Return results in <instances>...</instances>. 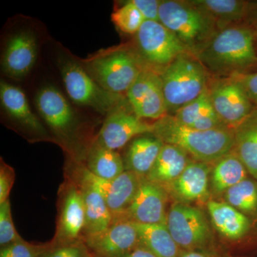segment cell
Returning <instances> with one entry per match:
<instances>
[{"label": "cell", "instance_id": "cell-24", "mask_svg": "<svg viewBox=\"0 0 257 257\" xmlns=\"http://www.w3.org/2000/svg\"><path fill=\"white\" fill-rule=\"evenodd\" d=\"M173 116L181 124L195 130L206 131L227 127L214 111L207 89L197 99L179 109Z\"/></svg>", "mask_w": 257, "mask_h": 257}, {"label": "cell", "instance_id": "cell-32", "mask_svg": "<svg viewBox=\"0 0 257 257\" xmlns=\"http://www.w3.org/2000/svg\"><path fill=\"white\" fill-rule=\"evenodd\" d=\"M52 246L49 244H34L23 239L2 247L0 257H40Z\"/></svg>", "mask_w": 257, "mask_h": 257}, {"label": "cell", "instance_id": "cell-36", "mask_svg": "<svg viewBox=\"0 0 257 257\" xmlns=\"http://www.w3.org/2000/svg\"><path fill=\"white\" fill-rule=\"evenodd\" d=\"M241 84L248 99L257 106V71L232 76Z\"/></svg>", "mask_w": 257, "mask_h": 257}, {"label": "cell", "instance_id": "cell-16", "mask_svg": "<svg viewBox=\"0 0 257 257\" xmlns=\"http://www.w3.org/2000/svg\"><path fill=\"white\" fill-rule=\"evenodd\" d=\"M35 104L42 119L59 136L67 138L73 131L77 116L58 89L52 86L42 88L35 96Z\"/></svg>", "mask_w": 257, "mask_h": 257}, {"label": "cell", "instance_id": "cell-33", "mask_svg": "<svg viewBox=\"0 0 257 257\" xmlns=\"http://www.w3.org/2000/svg\"><path fill=\"white\" fill-rule=\"evenodd\" d=\"M23 238L15 229L10 199L0 204V245L2 247L8 246Z\"/></svg>", "mask_w": 257, "mask_h": 257}, {"label": "cell", "instance_id": "cell-9", "mask_svg": "<svg viewBox=\"0 0 257 257\" xmlns=\"http://www.w3.org/2000/svg\"><path fill=\"white\" fill-rule=\"evenodd\" d=\"M207 92L216 114L223 124L232 130L255 108L234 77H210Z\"/></svg>", "mask_w": 257, "mask_h": 257}, {"label": "cell", "instance_id": "cell-14", "mask_svg": "<svg viewBox=\"0 0 257 257\" xmlns=\"http://www.w3.org/2000/svg\"><path fill=\"white\" fill-rule=\"evenodd\" d=\"M83 241L94 257H121L140 244L132 221H113L104 231L84 236Z\"/></svg>", "mask_w": 257, "mask_h": 257}, {"label": "cell", "instance_id": "cell-31", "mask_svg": "<svg viewBox=\"0 0 257 257\" xmlns=\"http://www.w3.org/2000/svg\"><path fill=\"white\" fill-rule=\"evenodd\" d=\"M111 20L120 31L128 35H136L145 21L143 15L130 1L124 2L121 8L115 10Z\"/></svg>", "mask_w": 257, "mask_h": 257}, {"label": "cell", "instance_id": "cell-17", "mask_svg": "<svg viewBox=\"0 0 257 257\" xmlns=\"http://www.w3.org/2000/svg\"><path fill=\"white\" fill-rule=\"evenodd\" d=\"M37 42L32 32L23 30L10 37L2 61L5 74L20 79L30 73L37 57Z\"/></svg>", "mask_w": 257, "mask_h": 257}, {"label": "cell", "instance_id": "cell-29", "mask_svg": "<svg viewBox=\"0 0 257 257\" xmlns=\"http://www.w3.org/2000/svg\"><path fill=\"white\" fill-rule=\"evenodd\" d=\"M87 170L96 177L112 180L125 171L124 160L117 152L94 143L87 157Z\"/></svg>", "mask_w": 257, "mask_h": 257}, {"label": "cell", "instance_id": "cell-27", "mask_svg": "<svg viewBox=\"0 0 257 257\" xmlns=\"http://www.w3.org/2000/svg\"><path fill=\"white\" fill-rule=\"evenodd\" d=\"M249 176L243 162L231 151L212 165L209 179L210 192L214 196L223 195L226 190Z\"/></svg>", "mask_w": 257, "mask_h": 257}, {"label": "cell", "instance_id": "cell-13", "mask_svg": "<svg viewBox=\"0 0 257 257\" xmlns=\"http://www.w3.org/2000/svg\"><path fill=\"white\" fill-rule=\"evenodd\" d=\"M80 175L81 182L92 186L104 198L113 220L122 215L130 207L144 177L124 171L116 178L105 180L96 177L85 167L81 170Z\"/></svg>", "mask_w": 257, "mask_h": 257}, {"label": "cell", "instance_id": "cell-30", "mask_svg": "<svg viewBox=\"0 0 257 257\" xmlns=\"http://www.w3.org/2000/svg\"><path fill=\"white\" fill-rule=\"evenodd\" d=\"M224 202L257 221V180L251 176L226 190L222 195Z\"/></svg>", "mask_w": 257, "mask_h": 257}, {"label": "cell", "instance_id": "cell-28", "mask_svg": "<svg viewBox=\"0 0 257 257\" xmlns=\"http://www.w3.org/2000/svg\"><path fill=\"white\" fill-rule=\"evenodd\" d=\"M140 244L157 257H179L182 250L171 235L167 224L133 222Z\"/></svg>", "mask_w": 257, "mask_h": 257}, {"label": "cell", "instance_id": "cell-8", "mask_svg": "<svg viewBox=\"0 0 257 257\" xmlns=\"http://www.w3.org/2000/svg\"><path fill=\"white\" fill-rule=\"evenodd\" d=\"M167 226L182 251L205 248L212 239L207 216L191 204L174 202L167 211Z\"/></svg>", "mask_w": 257, "mask_h": 257}, {"label": "cell", "instance_id": "cell-6", "mask_svg": "<svg viewBox=\"0 0 257 257\" xmlns=\"http://www.w3.org/2000/svg\"><path fill=\"white\" fill-rule=\"evenodd\" d=\"M134 50L147 68L160 74L183 54L189 52L182 42L160 22L145 20L136 34Z\"/></svg>", "mask_w": 257, "mask_h": 257}, {"label": "cell", "instance_id": "cell-20", "mask_svg": "<svg viewBox=\"0 0 257 257\" xmlns=\"http://www.w3.org/2000/svg\"><path fill=\"white\" fill-rule=\"evenodd\" d=\"M164 145L152 133L134 139L130 142L123 159L125 171L146 177L155 165Z\"/></svg>", "mask_w": 257, "mask_h": 257}, {"label": "cell", "instance_id": "cell-35", "mask_svg": "<svg viewBox=\"0 0 257 257\" xmlns=\"http://www.w3.org/2000/svg\"><path fill=\"white\" fill-rule=\"evenodd\" d=\"M15 173L14 169L7 165L1 159L0 165V204L9 199L10 192L15 183Z\"/></svg>", "mask_w": 257, "mask_h": 257}, {"label": "cell", "instance_id": "cell-3", "mask_svg": "<svg viewBox=\"0 0 257 257\" xmlns=\"http://www.w3.org/2000/svg\"><path fill=\"white\" fill-rule=\"evenodd\" d=\"M210 74L190 52L179 56L160 73L167 114L172 115L207 89Z\"/></svg>", "mask_w": 257, "mask_h": 257}, {"label": "cell", "instance_id": "cell-12", "mask_svg": "<svg viewBox=\"0 0 257 257\" xmlns=\"http://www.w3.org/2000/svg\"><path fill=\"white\" fill-rule=\"evenodd\" d=\"M134 113L142 119H160L167 114L160 74L144 69L126 93Z\"/></svg>", "mask_w": 257, "mask_h": 257}, {"label": "cell", "instance_id": "cell-21", "mask_svg": "<svg viewBox=\"0 0 257 257\" xmlns=\"http://www.w3.org/2000/svg\"><path fill=\"white\" fill-rule=\"evenodd\" d=\"M0 99L5 112L23 126L34 133L44 135L45 127L30 109L25 93L20 88L5 82L0 84Z\"/></svg>", "mask_w": 257, "mask_h": 257}, {"label": "cell", "instance_id": "cell-23", "mask_svg": "<svg viewBox=\"0 0 257 257\" xmlns=\"http://www.w3.org/2000/svg\"><path fill=\"white\" fill-rule=\"evenodd\" d=\"M192 160L180 147L165 144L147 179L165 187L173 182Z\"/></svg>", "mask_w": 257, "mask_h": 257}, {"label": "cell", "instance_id": "cell-15", "mask_svg": "<svg viewBox=\"0 0 257 257\" xmlns=\"http://www.w3.org/2000/svg\"><path fill=\"white\" fill-rule=\"evenodd\" d=\"M211 166L192 160L182 174L164 187L175 202L190 204L204 202L210 194Z\"/></svg>", "mask_w": 257, "mask_h": 257}, {"label": "cell", "instance_id": "cell-7", "mask_svg": "<svg viewBox=\"0 0 257 257\" xmlns=\"http://www.w3.org/2000/svg\"><path fill=\"white\" fill-rule=\"evenodd\" d=\"M61 74L69 97L79 105L88 106L100 114H109L127 101L122 95L101 87L80 64L72 60L61 64Z\"/></svg>", "mask_w": 257, "mask_h": 257}, {"label": "cell", "instance_id": "cell-42", "mask_svg": "<svg viewBox=\"0 0 257 257\" xmlns=\"http://www.w3.org/2000/svg\"><path fill=\"white\" fill-rule=\"evenodd\" d=\"M40 257H47V256H46V253H44V254H43V255H42V256H40Z\"/></svg>", "mask_w": 257, "mask_h": 257}, {"label": "cell", "instance_id": "cell-37", "mask_svg": "<svg viewBox=\"0 0 257 257\" xmlns=\"http://www.w3.org/2000/svg\"><path fill=\"white\" fill-rule=\"evenodd\" d=\"M130 2L138 8L145 20L160 22V0H130Z\"/></svg>", "mask_w": 257, "mask_h": 257}, {"label": "cell", "instance_id": "cell-1", "mask_svg": "<svg viewBox=\"0 0 257 257\" xmlns=\"http://www.w3.org/2000/svg\"><path fill=\"white\" fill-rule=\"evenodd\" d=\"M254 28L246 24L219 30L194 57L214 77H229L257 71Z\"/></svg>", "mask_w": 257, "mask_h": 257}, {"label": "cell", "instance_id": "cell-18", "mask_svg": "<svg viewBox=\"0 0 257 257\" xmlns=\"http://www.w3.org/2000/svg\"><path fill=\"white\" fill-rule=\"evenodd\" d=\"M85 224V212L79 188L72 187L67 191L62 204L58 230L52 246L67 244L81 240Z\"/></svg>", "mask_w": 257, "mask_h": 257}, {"label": "cell", "instance_id": "cell-25", "mask_svg": "<svg viewBox=\"0 0 257 257\" xmlns=\"http://www.w3.org/2000/svg\"><path fill=\"white\" fill-rule=\"evenodd\" d=\"M234 133L232 151L243 162L249 175L257 180V106L234 128Z\"/></svg>", "mask_w": 257, "mask_h": 257}, {"label": "cell", "instance_id": "cell-5", "mask_svg": "<svg viewBox=\"0 0 257 257\" xmlns=\"http://www.w3.org/2000/svg\"><path fill=\"white\" fill-rule=\"evenodd\" d=\"M101 87L113 94H126L138 76L148 69L135 50L117 49L96 56L83 66Z\"/></svg>", "mask_w": 257, "mask_h": 257}, {"label": "cell", "instance_id": "cell-34", "mask_svg": "<svg viewBox=\"0 0 257 257\" xmlns=\"http://www.w3.org/2000/svg\"><path fill=\"white\" fill-rule=\"evenodd\" d=\"M47 257H94L83 240L67 244L51 246Z\"/></svg>", "mask_w": 257, "mask_h": 257}, {"label": "cell", "instance_id": "cell-2", "mask_svg": "<svg viewBox=\"0 0 257 257\" xmlns=\"http://www.w3.org/2000/svg\"><path fill=\"white\" fill-rule=\"evenodd\" d=\"M152 133L164 144L180 147L192 160L214 165L234 148V130L229 127L198 130L165 115L152 124Z\"/></svg>", "mask_w": 257, "mask_h": 257}, {"label": "cell", "instance_id": "cell-40", "mask_svg": "<svg viewBox=\"0 0 257 257\" xmlns=\"http://www.w3.org/2000/svg\"><path fill=\"white\" fill-rule=\"evenodd\" d=\"M179 257H211L206 253L197 251H182Z\"/></svg>", "mask_w": 257, "mask_h": 257}, {"label": "cell", "instance_id": "cell-22", "mask_svg": "<svg viewBox=\"0 0 257 257\" xmlns=\"http://www.w3.org/2000/svg\"><path fill=\"white\" fill-rule=\"evenodd\" d=\"M189 3L210 18L219 30L244 24L249 1L244 0H188Z\"/></svg>", "mask_w": 257, "mask_h": 257}, {"label": "cell", "instance_id": "cell-26", "mask_svg": "<svg viewBox=\"0 0 257 257\" xmlns=\"http://www.w3.org/2000/svg\"><path fill=\"white\" fill-rule=\"evenodd\" d=\"M79 189L85 212L84 236L104 231L112 224L113 216L104 198L92 186L85 182L80 181Z\"/></svg>", "mask_w": 257, "mask_h": 257}, {"label": "cell", "instance_id": "cell-39", "mask_svg": "<svg viewBox=\"0 0 257 257\" xmlns=\"http://www.w3.org/2000/svg\"><path fill=\"white\" fill-rule=\"evenodd\" d=\"M121 257H157L143 245L139 244L130 252Z\"/></svg>", "mask_w": 257, "mask_h": 257}, {"label": "cell", "instance_id": "cell-4", "mask_svg": "<svg viewBox=\"0 0 257 257\" xmlns=\"http://www.w3.org/2000/svg\"><path fill=\"white\" fill-rule=\"evenodd\" d=\"M159 20L194 55L219 31L216 24L188 0H162Z\"/></svg>", "mask_w": 257, "mask_h": 257}, {"label": "cell", "instance_id": "cell-19", "mask_svg": "<svg viewBox=\"0 0 257 257\" xmlns=\"http://www.w3.org/2000/svg\"><path fill=\"white\" fill-rule=\"evenodd\" d=\"M207 210L216 231L229 240H239L251 231L253 221L224 202L209 200Z\"/></svg>", "mask_w": 257, "mask_h": 257}, {"label": "cell", "instance_id": "cell-38", "mask_svg": "<svg viewBox=\"0 0 257 257\" xmlns=\"http://www.w3.org/2000/svg\"><path fill=\"white\" fill-rule=\"evenodd\" d=\"M244 24L253 28L257 27V1H249L247 15Z\"/></svg>", "mask_w": 257, "mask_h": 257}, {"label": "cell", "instance_id": "cell-11", "mask_svg": "<svg viewBox=\"0 0 257 257\" xmlns=\"http://www.w3.org/2000/svg\"><path fill=\"white\" fill-rule=\"evenodd\" d=\"M169 198L167 191L162 186L143 177L130 207L122 215L113 221L167 224Z\"/></svg>", "mask_w": 257, "mask_h": 257}, {"label": "cell", "instance_id": "cell-41", "mask_svg": "<svg viewBox=\"0 0 257 257\" xmlns=\"http://www.w3.org/2000/svg\"><path fill=\"white\" fill-rule=\"evenodd\" d=\"M254 30H255V34H256V41H257V27H256V28H254Z\"/></svg>", "mask_w": 257, "mask_h": 257}, {"label": "cell", "instance_id": "cell-10", "mask_svg": "<svg viewBox=\"0 0 257 257\" xmlns=\"http://www.w3.org/2000/svg\"><path fill=\"white\" fill-rule=\"evenodd\" d=\"M152 132V124L139 118L127 101L107 114L95 143L116 151L137 137Z\"/></svg>", "mask_w": 257, "mask_h": 257}]
</instances>
